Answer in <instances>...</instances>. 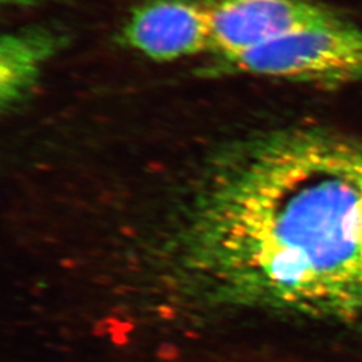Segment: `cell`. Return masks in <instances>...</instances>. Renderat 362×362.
<instances>
[{"instance_id":"cell-1","label":"cell","mask_w":362,"mask_h":362,"mask_svg":"<svg viewBox=\"0 0 362 362\" xmlns=\"http://www.w3.org/2000/svg\"><path fill=\"white\" fill-rule=\"evenodd\" d=\"M200 191L203 245L246 270L266 297L362 322V140L281 130L220 164Z\"/></svg>"},{"instance_id":"cell-2","label":"cell","mask_w":362,"mask_h":362,"mask_svg":"<svg viewBox=\"0 0 362 362\" xmlns=\"http://www.w3.org/2000/svg\"><path fill=\"white\" fill-rule=\"evenodd\" d=\"M228 62L262 77L329 86L362 83V27L341 19L302 28Z\"/></svg>"},{"instance_id":"cell-3","label":"cell","mask_w":362,"mask_h":362,"mask_svg":"<svg viewBox=\"0 0 362 362\" xmlns=\"http://www.w3.org/2000/svg\"><path fill=\"white\" fill-rule=\"evenodd\" d=\"M206 11L209 49L227 61L298 30L342 19L318 0H215Z\"/></svg>"},{"instance_id":"cell-4","label":"cell","mask_w":362,"mask_h":362,"mask_svg":"<svg viewBox=\"0 0 362 362\" xmlns=\"http://www.w3.org/2000/svg\"><path fill=\"white\" fill-rule=\"evenodd\" d=\"M125 38L155 61H175L209 49L206 6L189 0H155L140 7L125 27Z\"/></svg>"},{"instance_id":"cell-5","label":"cell","mask_w":362,"mask_h":362,"mask_svg":"<svg viewBox=\"0 0 362 362\" xmlns=\"http://www.w3.org/2000/svg\"><path fill=\"white\" fill-rule=\"evenodd\" d=\"M46 40L35 35H13L1 43V103H13L33 83L47 52Z\"/></svg>"}]
</instances>
